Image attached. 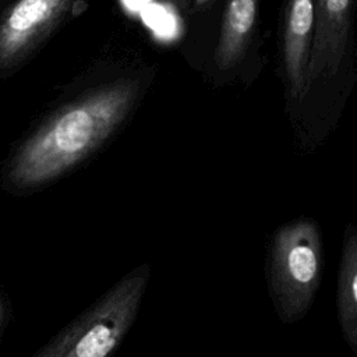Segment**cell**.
<instances>
[{
  "mask_svg": "<svg viewBox=\"0 0 357 357\" xmlns=\"http://www.w3.org/2000/svg\"><path fill=\"white\" fill-rule=\"evenodd\" d=\"M78 0H18L0 21V75L15 70Z\"/></svg>",
  "mask_w": 357,
  "mask_h": 357,
  "instance_id": "cell-4",
  "label": "cell"
},
{
  "mask_svg": "<svg viewBox=\"0 0 357 357\" xmlns=\"http://www.w3.org/2000/svg\"><path fill=\"white\" fill-rule=\"evenodd\" d=\"M151 268L144 264L116 283L88 311L60 331L36 357H105L132 325Z\"/></svg>",
  "mask_w": 357,
  "mask_h": 357,
  "instance_id": "cell-2",
  "label": "cell"
},
{
  "mask_svg": "<svg viewBox=\"0 0 357 357\" xmlns=\"http://www.w3.org/2000/svg\"><path fill=\"white\" fill-rule=\"evenodd\" d=\"M353 0H315L314 36L307 70V88L332 78L340 68L350 43Z\"/></svg>",
  "mask_w": 357,
  "mask_h": 357,
  "instance_id": "cell-5",
  "label": "cell"
},
{
  "mask_svg": "<svg viewBox=\"0 0 357 357\" xmlns=\"http://www.w3.org/2000/svg\"><path fill=\"white\" fill-rule=\"evenodd\" d=\"M315 0H289L283 36V66L289 92L300 100L307 92V70L314 36Z\"/></svg>",
  "mask_w": 357,
  "mask_h": 357,
  "instance_id": "cell-6",
  "label": "cell"
},
{
  "mask_svg": "<svg viewBox=\"0 0 357 357\" xmlns=\"http://www.w3.org/2000/svg\"><path fill=\"white\" fill-rule=\"evenodd\" d=\"M259 0H229L215 47V64L220 70L234 67L251 40Z\"/></svg>",
  "mask_w": 357,
  "mask_h": 357,
  "instance_id": "cell-7",
  "label": "cell"
},
{
  "mask_svg": "<svg viewBox=\"0 0 357 357\" xmlns=\"http://www.w3.org/2000/svg\"><path fill=\"white\" fill-rule=\"evenodd\" d=\"M321 261V231L314 220H293L276 231L269 257V290L283 322L298 321L311 307Z\"/></svg>",
  "mask_w": 357,
  "mask_h": 357,
  "instance_id": "cell-3",
  "label": "cell"
},
{
  "mask_svg": "<svg viewBox=\"0 0 357 357\" xmlns=\"http://www.w3.org/2000/svg\"><path fill=\"white\" fill-rule=\"evenodd\" d=\"M138 92L137 79H119L57 109L10 158L4 173L10 191L39 188L84 160L126 120Z\"/></svg>",
  "mask_w": 357,
  "mask_h": 357,
  "instance_id": "cell-1",
  "label": "cell"
},
{
  "mask_svg": "<svg viewBox=\"0 0 357 357\" xmlns=\"http://www.w3.org/2000/svg\"><path fill=\"white\" fill-rule=\"evenodd\" d=\"M337 318L344 340L357 356V227L347 225L337 273Z\"/></svg>",
  "mask_w": 357,
  "mask_h": 357,
  "instance_id": "cell-8",
  "label": "cell"
},
{
  "mask_svg": "<svg viewBox=\"0 0 357 357\" xmlns=\"http://www.w3.org/2000/svg\"><path fill=\"white\" fill-rule=\"evenodd\" d=\"M209 0H195V4L197 6H202V4H205V3H208Z\"/></svg>",
  "mask_w": 357,
  "mask_h": 357,
  "instance_id": "cell-10",
  "label": "cell"
},
{
  "mask_svg": "<svg viewBox=\"0 0 357 357\" xmlns=\"http://www.w3.org/2000/svg\"><path fill=\"white\" fill-rule=\"evenodd\" d=\"M3 321H4V307H3V303L0 300V328L3 325Z\"/></svg>",
  "mask_w": 357,
  "mask_h": 357,
  "instance_id": "cell-9",
  "label": "cell"
}]
</instances>
